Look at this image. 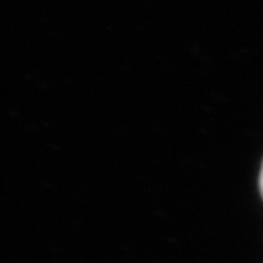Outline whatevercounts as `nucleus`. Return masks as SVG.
I'll list each match as a JSON object with an SVG mask.
<instances>
[{"label":"nucleus","mask_w":263,"mask_h":263,"mask_svg":"<svg viewBox=\"0 0 263 263\" xmlns=\"http://www.w3.org/2000/svg\"><path fill=\"white\" fill-rule=\"evenodd\" d=\"M260 192L263 197V163H261V170H260Z\"/></svg>","instance_id":"nucleus-1"}]
</instances>
